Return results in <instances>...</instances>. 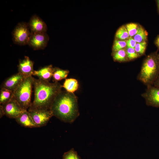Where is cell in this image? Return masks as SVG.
I'll return each instance as SVG.
<instances>
[{
    "instance_id": "obj_1",
    "label": "cell",
    "mask_w": 159,
    "mask_h": 159,
    "mask_svg": "<svg viewBox=\"0 0 159 159\" xmlns=\"http://www.w3.org/2000/svg\"><path fill=\"white\" fill-rule=\"evenodd\" d=\"M34 97L28 109L50 110L54 100L62 90V85L58 82H50L34 78Z\"/></svg>"
},
{
    "instance_id": "obj_2",
    "label": "cell",
    "mask_w": 159,
    "mask_h": 159,
    "mask_svg": "<svg viewBox=\"0 0 159 159\" xmlns=\"http://www.w3.org/2000/svg\"><path fill=\"white\" fill-rule=\"evenodd\" d=\"M50 110L53 116L67 123L73 122L80 114L77 96L66 91L62 90L58 95Z\"/></svg>"
},
{
    "instance_id": "obj_3",
    "label": "cell",
    "mask_w": 159,
    "mask_h": 159,
    "mask_svg": "<svg viewBox=\"0 0 159 159\" xmlns=\"http://www.w3.org/2000/svg\"><path fill=\"white\" fill-rule=\"evenodd\" d=\"M159 76V64L157 54L148 55L145 60L138 79L147 86L152 85Z\"/></svg>"
},
{
    "instance_id": "obj_4",
    "label": "cell",
    "mask_w": 159,
    "mask_h": 159,
    "mask_svg": "<svg viewBox=\"0 0 159 159\" xmlns=\"http://www.w3.org/2000/svg\"><path fill=\"white\" fill-rule=\"evenodd\" d=\"M34 78L32 76L24 78L13 91V98L24 110H27L32 103L31 98Z\"/></svg>"
},
{
    "instance_id": "obj_5",
    "label": "cell",
    "mask_w": 159,
    "mask_h": 159,
    "mask_svg": "<svg viewBox=\"0 0 159 159\" xmlns=\"http://www.w3.org/2000/svg\"><path fill=\"white\" fill-rule=\"evenodd\" d=\"M31 35L28 24L25 22L19 23L13 31V40L16 44L25 45L28 44Z\"/></svg>"
},
{
    "instance_id": "obj_6",
    "label": "cell",
    "mask_w": 159,
    "mask_h": 159,
    "mask_svg": "<svg viewBox=\"0 0 159 159\" xmlns=\"http://www.w3.org/2000/svg\"><path fill=\"white\" fill-rule=\"evenodd\" d=\"M28 111L37 127L45 125L49 119L53 116L52 112L50 110L28 109Z\"/></svg>"
},
{
    "instance_id": "obj_7",
    "label": "cell",
    "mask_w": 159,
    "mask_h": 159,
    "mask_svg": "<svg viewBox=\"0 0 159 159\" xmlns=\"http://www.w3.org/2000/svg\"><path fill=\"white\" fill-rule=\"evenodd\" d=\"M49 40L46 32H31L28 44L34 50L43 49L46 47Z\"/></svg>"
},
{
    "instance_id": "obj_8",
    "label": "cell",
    "mask_w": 159,
    "mask_h": 159,
    "mask_svg": "<svg viewBox=\"0 0 159 159\" xmlns=\"http://www.w3.org/2000/svg\"><path fill=\"white\" fill-rule=\"evenodd\" d=\"M4 115L11 118L15 119L24 110L19 103L13 98L10 101L2 105H1Z\"/></svg>"
},
{
    "instance_id": "obj_9",
    "label": "cell",
    "mask_w": 159,
    "mask_h": 159,
    "mask_svg": "<svg viewBox=\"0 0 159 159\" xmlns=\"http://www.w3.org/2000/svg\"><path fill=\"white\" fill-rule=\"evenodd\" d=\"M142 96L148 106L159 107V88L152 85L147 86V88Z\"/></svg>"
},
{
    "instance_id": "obj_10",
    "label": "cell",
    "mask_w": 159,
    "mask_h": 159,
    "mask_svg": "<svg viewBox=\"0 0 159 159\" xmlns=\"http://www.w3.org/2000/svg\"><path fill=\"white\" fill-rule=\"evenodd\" d=\"M34 63L28 57L25 56L23 59L19 61L18 65V72L24 78L32 76L34 71Z\"/></svg>"
},
{
    "instance_id": "obj_11",
    "label": "cell",
    "mask_w": 159,
    "mask_h": 159,
    "mask_svg": "<svg viewBox=\"0 0 159 159\" xmlns=\"http://www.w3.org/2000/svg\"><path fill=\"white\" fill-rule=\"evenodd\" d=\"M28 24L31 32H46L47 26L46 24L37 15L33 16Z\"/></svg>"
},
{
    "instance_id": "obj_12",
    "label": "cell",
    "mask_w": 159,
    "mask_h": 159,
    "mask_svg": "<svg viewBox=\"0 0 159 159\" xmlns=\"http://www.w3.org/2000/svg\"><path fill=\"white\" fill-rule=\"evenodd\" d=\"M24 78L19 73L8 78L2 83L1 88L14 91L22 82Z\"/></svg>"
},
{
    "instance_id": "obj_13",
    "label": "cell",
    "mask_w": 159,
    "mask_h": 159,
    "mask_svg": "<svg viewBox=\"0 0 159 159\" xmlns=\"http://www.w3.org/2000/svg\"><path fill=\"white\" fill-rule=\"evenodd\" d=\"M54 68L52 65L43 67L37 70L34 71L33 75L37 76L39 79L49 81L52 77Z\"/></svg>"
},
{
    "instance_id": "obj_14",
    "label": "cell",
    "mask_w": 159,
    "mask_h": 159,
    "mask_svg": "<svg viewBox=\"0 0 159 159\" xmlns=\"http://www.w3.org/2000/svg\"><path fill=\"white\" fill-rule=\"evenodd\" d=\"M15 119L18 123L22 126L29 128L37 127L31 115L27 110H24Z\"/></svg>"
},
{
    "instance_id": "obj_15",
    "label": "cell",
    "mask_w": 159,
    "mask_h": 159,
    "mask_svg": "<svg viewBox=\"0 0 159 159\" xmlns=\"http://www.w3.org/2000/svg\"><path fill=\"white\" fill-rule=\"evenodd\" d=\"M67 92L74 93L78 89L79 84L76 79L70 78L66 79L62 85Z\"/></svg>"
},
{
    "instance_id": "obj_16",
    "label": "cell",
    "mask_w": 159,
    "mask_h": 159,
    "mask_svg": "<svg viewBox=\"0 0 159 159\" xmlns=\"http://www.w3.org/2000/svg\"><path fill=\"white\" fill-rule=\"evenodd\" d=\"M69 73V71L68 70L63 69L58 67L54 68L52 77L54 82H58L66 78Z\"/></svg>"
},
{
    "instance_id": "obj_17",
    "label": "cell",
    "mask_w": 159,
    "mask_h": 159,
    "mask_svg": "<svg viewBox=\"0 0 159 159\" xmlns=\"http://www.w3.org/2000/svg\"><path fill=\"white\" fill-rule=\"evenodd\" d=\"M13 91L4 88H1L0 92V104H4L10 101L13 97Z\"/></svg>"
},
{
    "instance_id": "obj_18",
    "label": "cell",
    "mask_w": 159,
    "mask_h": 159,
    "mask_svg": "<svg viewBox=\"0 0 159 159\" xmlns=\"http://www.w3.org/2000/svg\"><path fill=\"white\" fill-rule=\"evenodd\" d=\"M112 56L115 61L119 62L126 61L128 59L126 51L125 49L113 53Z\"/></svg>"
},
{
    "instance_id": "obj_19",
    "label": "cell",
    "mask_w": 159,
    "mask_h": 159,
    "mask_svg": "<svg viewBox=\"0 0 159 159\" xmlns=\"http://www.w3.org/2000/svg\"><path fill=\"white\" fill-rule=\"evenodd\" d=\"M147 36V34L144 29L142 27L139 26L136 34L134 36L133 39L136 42L140 43L145 41Z\"/></svg>"
},
{
    "instance_id": "obj_20",
    "label": "cell",
    "mask_w": 159,
    "mask_h": 159,
    "mask_svg": "<svg viewBox=\"0 0 159 159\" xmlns=\"http://www.w3.org/2000/svg\"><path fill=\"white\" fill-rule=\"evenodd\" d=\"M115 36L117 38L121 40L127 39L130 36L126 27L123 26L117 30Z\"/></svg>"
},
{
    "instance_id": "obj_21",
    "label": "cell",
    "mask_w": 159,
    "mask_h": 159,
    "mask_svg": "<svg viewBox=\"0 0 159 159\" xmlns=\"http://www.w3.org/2000/svg\"><path fill=\"white\" fill-rule=\"evenodd\" d=\"M127 45V41L115 39L112 47L113 53L124 49Z\"/></svg>"
},
{
    "instance_id": "obj_22",
    "label": "cell",
    "mask_w": 159,
    "mask_h": 159,
    "mask_svg": "<svg viewBox=\"0 0 159 159\" xmlns=\"http://www.w3.org/2000/svg\"><path fill=\"white\" fill-rule=\"evenodd\" d=\"M62 159H81L76 151L72 148L65 153L63 156Z\"/></svg>"
},
{
    "instance_id": "obj_23",
    "label": "cell",
    "mask_w": 159,
    "mask_h": 159,
    "mask_svg": "<svg viewBox=\"0 0 159 159\" xmlns=\"http://www.w3.org/2000/svg\"><path fill=\"white\" fill-rule=\"evenodd\" d=\"M126 28L130 36H134L136 34L138 27L135 23H130L126 24Z\"/></svg>"
},
{
    "instance_id": "obj_24",
    "label": "cell",
    "mask_w": 159,
    "mask_h": 159,
    "mask_svg": "<svg viewBox=\"0 0 159 159\" xmlns=\"http://www.w3.org/2000/svg\"><path fill=\"white\" fill-rule=\"evenodd\" d=\"M146 44L145 41L137 43L134 48L136 52L138 54L141 55L144 54L146 49Z\"/></svg>"
},
{
    "instance_id": "obj_25",
    "label": "cell",
    "mask_w": 159,
    "mask_h": 159,
    "mask_svg": "<svg viewBox=\"0 0 159 159\" xmlns=\"http://www.w3.org/2000/svg\"><path fill=\"white\" fill-rule=\"evenodd\" d=\"M126 52L128 59L131 60L137 58L139 54L136 52L134 48H127Z\"/></svg>"
},
{
    "instance_id": "obj_26",
    "label": "cell",
    "mask_w": 159,
    "mask_h": 159,
    "mask_svg": "<svg viewBox=\"0 0 159 159\" xmlns=\"http://www.w3.org/2000/svg\"><path fill=\"white\" fill-rule=\"evenodd\" d=\"M136 44V42L131 37L127 41V48H134Z\"/></svg>"
},
{
    "instance_id": "obj_27",
    "label": "cell",
    "mask_w": 159,
    "mask_h": 159,
    "mask_svg": "<svg viewBox=\"0 0 159 159\" xmlns=\"http://www.w3.org/2000/svg\"><path fill=\"white\" fill-rule=\"evenodd\" d=\"M153 84L154 85V86L159 88V76Z\"/></svg>"
},
{
    "instance_id": "obj_28",
    "label": "cell",
    "mask_w": 159,
    "mask_h": 159,
    "mask_svg": "<svg viewBox=\"0 0 159 159\" xmlns=\"http://www.w3.org/2000/svg\"><path fill=\"white\" fill-rule=\"evenodd\" d=\"M156 44L158 47L159 48V36L157 37L156 40Z\"/></svg>"
},
{
    "instance_id": "obj_29",
    "label": "cell",
    "mask_w": 159,
    "mask_h": 159,
    "mask_svg": "<svg viewBox=\"0 0 159 159\" xmlns=\"http://www.w3.org/2000/svg\"><path fill=\"white\" fill-rule=\"evenodd\" d=\"M157 2H158V10L159 11V0L157 1Z\"/></svg>"
},
{
    "instance_id": "obj_30",
    "label": "cell",
    "mask_w": 159,
    "mask_h": 159,
    "mask_svg": "<svg viewBox=\"0 0 159 159\" xmlns=\"http://www.w3.org/2000/svg\"><path fill=\"white\" fill-rule=\"evenodd\" d=\"M157 57H158V63L159 64V54H157Z\"/></svg>"
}]
</instances>
